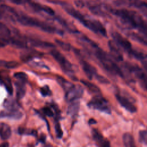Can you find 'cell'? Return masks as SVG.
Masks as SVG:
<instances>
[{
  "mask_svg": "<svg viewBox=\"0 0 147 147\" xmlns=\"http://www.w3.org/2000/svg\"><path fill=\"white\" fill-rule=\"evenodd\" d=\"M6 45V42L4 41L3 40L0 38V47H3Z\"/></svg>",
  "mask_w": 147,
  "mask_h": 147,
  "instance_id": "1f68e13d",
  "label": "cell"
},
{
  "mask_svg": "<svg viewBox=\"0 0 147 147\" xmlns=\"http://www.w3.org/2000/svg\"><path fill=\"white\" fill-rule=\"evenodd\" d=\"M125 66L129 71L133 74V75L139 80L142 87L147 90V74L145 73L142 68L136 65L127 63Z\"/></svg>",
  "mask_w": 147,
  "mask_h": 147,
  "instance_id": "8992f818",
  "label": "cell"
},
{
  "mask_svg": "<svg viewBox=\"0 0 147 147\" xmlns=\"http://www.w3.org/2000/svg\"><path fill=\"white\" fill-rule=\"evenodd\" d=\"M130 37L134 41L147 46V34L142 33V34L132 33L129 34Z\"/></svg>",
  "mask_w": 147,
  "mask_h": 147,
  "instance_id": "2e32d148",
  "label": "cell"
},
{
  "mask_svg": "<svg viewBox=\"0 0 147 147\" xmlns=\"http://www.w3.org/2000/svg\"><path fill=\"white\" fill-rule=\"evenodd\" d=\"M108 46L110 51V55L111 57L118 61H122L123 58L122 54L118 48V45L113 41H109Z\"/></svg>",
  "mask_w": 147,
  "mask_h": 147,
  "instance_id": "30bf717a",
  "label": "cell"
},
{
  "mask_svg": "<svg viewBox=\"0 0 147 147\" xmlns=\"http://www.w3.org/2000/svg\"><path fill=\"white\" fill-rule=\"evenodd\" d=\"M9 146V144L7 143V142H4L3 144H2L0 145V146H5V147H7Z\"/></svg>",
  "mask_w": 147,
  "mask_h": 147,
  "instance_id": "836d02e7",
  "label": "cell"
},
{
  "mask_svg": "<svg viewBox=\"0 0 147 147\" xmlns=\"http://www.w3.org/2000/svg\"><path fill=\"white\" fill-rule=\"evenodd\" d=\"M40 92L42 94V95L44 96L50 95L51 94V91L49 87L47 86H45L41 87L40 88Z\"/></svg>",
  "mask_w": 147,
  "mask_h": 147,
  "instance_id": "4316f807",
  "label": "cell"
},
{
  "mask_svg": "<svg viewBox=\"0 0 147 147\" xmlns=\"http://www.w3.org/2000/svg\"><path fill=\"white\" fill-rule=\"evenodd\" d=\"M88 48L101 64L102 66L107 72L111 74L118 75L122 78L124 77V74L120 67L111 59L110 56L100 48L95 42L92 43Z\"/></svg>",
  "mask_w": 147,
  "mask_h": 147,
  "instance_id": "6da1fadb",
  "label": "cell"
},
{
  "mask_svg": "<svg viewBox=\"0 0 147 147\" xmlns=\"http://www.w3.org/2000/svg\"><path fill=\"white\" fill-rule=\"evenodd\" d=\"M122 140L123 145L127 147H133L135 146V141L133 136L129 133H125L123 134Z\"/></svg>",
  "mask_w": 147,
  "mask_h": 147,
  "instance_id": "e0dca14e",
  "label": "cell"
},
{
  "mask_svg": "<svg viewBox=\"0 0 147 147\" xmlns=\"http://www.w3.org/2000/svg\"><path fill=\"white\" fill-rule=\"evenodd\" d=\"M76 101L77 100L72 102L67 109L68 114L72 117H75L79 111V103Z\"/></svg>",
  "mask_w": 147,
  "mask_h": 147,
  "instance_id": "d6986e66",
  "label": "cell"
},
{
  "mask_svg": "<svg viewBox=\"0 0 147 147\" xmlns=\"http://www.w3.org/2000/svg\"><path fill=\"white\" fill-rule=\"evenodd\" d=\"M88 106L92 109L97 110L107 114L111 113V109L107 100L99 95L92 98L87 104Z\"/></svg>",
  "mask_w": 147,
  "mask_h": 147,
  "instance_id": "5b68a950",
  "label": "cell"
},
{
  "mask_svg": "<svg viewBox=\"0 0 147 147\" xmlns=\"http://www.w3.org/2000/svg\"><path fill=\"white\" fill-rule=\"evenodd\" d=\"M51 53L52 57L59 64L62 70L72 79L76 80V79H75V76L74 75L72 65L69 61L65 57V56L60 52L55 49L52 50Z\"/></svg>",
  "mask_w": 147,
  "mask_h": 147,
  "instance_id": "277c9868",
  "label": "cell"
},
{
  "mask_svg": "<svg viewBox=\"0 0 147 147\" xmlns=\"http://www.w3.org/2000/svg\"><path fill=\"white\" fill-rule=\"evenodd\" d=\"M18 131L19 133V134H32V135H34L36 133H34L35 131L34 130H28L26 129L25 128H22V127H20L18 130Z\"/></svg>",
  "mask_w": 147,
  "mask_h": 147,
  "instance_id": "d4e9b609",
  "label": "cell"
},
{
  "mask_svg": "<svg viewBox=\"0 0 147 147\" xmlns=\"http://www.w3.org/2000/svg\"><path fill=\"white\" fill-rule=\"evenodd\" d=\"M96 123V121L94 119H90V121H89V123L90 124H94Z\"/></svg>",
  "mask_w": 147,
  "mask_h": 147,
  "instance_id": "d6a6232c",
  "label": "cell"
},
{
  "mask_svg": "<svg viewBox=\"0 0 147 147\" xmlns=\"http://www.w3.org/2000/svg\"><path fill=\"white\" fill-rule=\"evenodd\" d=\"M4 107L6 109H18V106L16 100L13 99H7L4 102Z\"/></svg>",
  "mask_w": 147,
  "mask_h": 147,
  "instance_id": "7402d4cb",
  "label": "cell"
},
{
  "mask_svg": "<svg viewBox=\"0 0 147 147\" xmlns=\"http://www.w3.org/2000/svg\"><path fill=\"white\" fill-rule=\"evenodd\" d=\"M11 134L10 126L6 123L0 122V138L2 140H7Z\"/></svg>",
  "mask_w": 147,
  "mask_h": 147,
  "instance_id": "5bb4252c",
  "label": "cell"
},
{
  "mask_svg": "<svg viewBox=\"0 0 147 147\" xmlns=\"http://www.w3.org/2000/svg\"><path fill=\"white\" fill-rule=\"evenodd\" d=\"M95 78L100 83H102V84H109L110 83L109 80L107 78H106L103 76L100 75H99L98 74H97L96 75Z\"/></svg>",
  "mask_w": 147,
  "mask_h": 147,
  "instance_id": "484cf974",
  "label": "cell"
},
{
  "mask_svg": "<svg viewBox=\"0 0 147 147\" xmlns=\"http://www.w3.org/2000/svg\"><path fill=\"white\" fill-rule=\"evenodd\" d=\"M139 140L141 143L147 145V131L141 130L139 132Z\"/></svg>",
  "mask_w": 147,
  "mask_h": 147,
  "instance_id": "cb8c5ba5",
  "label": "cell"
},
{
  "mask_svg": "<svg viewBox=\"0 0 147 147\" xmlns=\"http://www.w3.org/2000/svg\"><path fill=\"white\" fill-rule=\"evenodd\" d=\"M56 41V44L59 45V47L60 48H61L62 49H63L64 51H69L71 49V47L70 45L69 44L66 42H64L63 41H61L60 40H59V39H56L55 40Z\"/></svg>",
  "mask_w": 147,
  "mask_h": 147,
  "instance_id": "603a6c76",
  "label": "cell"
},
{
  "mask_svg": "<svg viewBox=\"0 0 147 147\" xmlns=\"http://www.w3.org/2000/svg\"><path fill=\"white\" fill-rule=\"evenodd\" d=\"M92 135L94 140L98 145L103 147H107L110 145L109 141L105 139L102 134L97 129H94L92 130Z\"/></svg>",
  "mask_w": 147,
  "mask_h": 147,
  "instance_id": "4fadbf2b",
  "label": "cell"
},
{
  "mask_svg": "<svg viewBox=\"0 0 147 147\" xmlns=\"http://www.w3.org/2000/svg\"><path fill=\"white\" fill-rule=\"evenodd\" d=\"M146 58L144 59L141 60V64H142L143 68H144L145 71L147 72V60H146Z\"/></svg>",
  "mask_w": 147,
  "mask_h": 147,
  "instance_id": "4dcf8cb0",
  "label": "cell"
},
{
  "mask_svg": "<svg viewBox=\"0 0 147 147\" xmlns=\"http://www.w3.org/2000/svg\"><path fill=\"white\" fill-rule=\"evenodd\" d=\"M83 94V88L79 85H73L66 91L65 98L69 102H72L82 98Z\"/></svg>",
  "mask_w": 147,
  "mask_h": 147,
  "instance_id": "52a82bcc",
  "label": "cell"
},
{
  "mask_svg": "<svg viewBox=\"0 0 147 147\" xmlns=\"http://www.w3.org/2000/svg\"><path fill=\"white\" fill-rule=\"evenodd\" d=\"M23 114L18 109H6L0 112V118H9L15 119H19L22 118Z\"/></svg>",
  "mask_w": 147,
  "mask_h": 147,
  "instance_id": "8fae6325",
  "label": "cell"
},
{
  "mask_svg": "<svg viewBox=\"0 0 147 147\" xmlns=\"http://www.w3.org/2000/svg\"><path fill=\"white\" fill-rule=\"evenodd\" d=\"M80 63L82 67L83 71L89 79H92V78L95 77L98 74L96 69L92 65L81 57L80 58Z\"/></svg>",
  "mask_w": 147,
  "mask_h": 147,
  "instance_id": "9c48e42d",
  "label": "cell"
},
{
  "mask_svg": "<svg viewBox=\"0 0 147 147\" xmlns=\"http://www.w3.org/2000/svg\"><path fill=\"white\" fill-rule=\"evenodd\" d=\"M19 64L18 62L15 61H5L0 60V67H4L7 68H15L18 66Z\"/></svg>",
  "mask_w": 147,
  "mask_h": 147,
  "instance_id": "44dd1931",
  "label": "cell"
},
{
  "mask_svg": "<svg viewBox=\"0 0 147 147\" xmlns=\"http://www.w3.org/2000/svg\"><path fill=\"white\" fill-rule=\"evenodd\" d=\"M14 76L15 79H23V80H28V76L24 72H17L15 73L14 75Z\"/></svg>",
  "mask_w": 147,
  "mask_h": 147,
  "instance_id": "f1b7e54d",
  "label": "cell"
},
{
  "mask_svg": "<svg viewBox=\"0 0 147 147\" xmlns=\"http://www.w3.org/2000/svg\"><path fill=\"white\" fill-rule=\"evenodd\" d=\"M43 113L49 117H53V112L52 111V110H51V108H49V107H44L42 108V109Z\"/></svg>",
  "mask_w": 147,
  "mask_h": 147,
  "instance_id": "f546056e",
  "label": "cell"
},
{
  "mask_svg": "<svg viewBox=\"0 0 147 147\" xmlns=\"http://www.w3.org/2000/svg\"><path fill=\"white\" fill-rule=\"evenodd\" d=\"M57 80L59 83V84L63 87V88L65 91H68L71 87H72L74 84H72L71 83L65 79L64 78H62L61 76H58L57 77Z\"/></svg>",
  "mask_w": 147,
  "mask_h": 147,
  "instance_id": "ffe728a7",
  "label": "cell"
},
{
  "mask_svg": "<svg viewBox=\"0 0 147 147\" xmlns=\"http://www.w3.org/2000/svg\"><path fill=\"white\" fill-rule=\"evenodd\" d=\"M55 131L57 137L58 138H60L63 136V131L61 129V126L59 122H56L55 124Z\"/></svg>",
  "mask_w": 147,
  "mask_h": 147,
  "instance_id": "83f0119b",
  "label": "cell"
},
{
  "mask_svg": "<svg viewBox=\"0 0 147 147\" xmlns=\"http://www.w3.org/2000/svg\"><path fill=\"white\" fill-rule=\"evenodd\" d=\"M115 98L118 102L119 103V104L126 110L131 113L137 112V109L136 106L126 97L123 96L119 94H116Z\"/></svg>",
  "mask_w": 147,
  "mask_h": 147,
  "instance_id": "ba28073f",
  "label": "cell"
},
{
  "mask_svg": "<svg viewBox=\"0 0 147 147\" xmlns=\"http://www.w3.org/2000/svg\"><path fill=\"white\" fill-rule=\"evenodd\" d=\"M111 12L119 17L126 25L133 28L138 29L141 33L147 34V25L140 16L135 13L125 9L113 10Z\"/></svg>",
  "mask_w": 147,
  "mask_h": 147,
  "instance_id": "7a4b0ae2",
  "label": "cell"
},
{
  "mask_svg": "<svg viewBox=\"0 0 147 147\" xmlns=\"http://www.w3.org/2000/svg\"><path fill=\"white\" fill-rule=\"evenodd\" d=\"M111 36L114 41L118 45V47L122 48L126 53L133 57L140 60L147 57L146 55L133 49L130 41L117 32H112Z\"/></svg>",
  "mask_w": 147,
  "mask_h": 147,
  "instance_id": "3957f363",
  "label": "cell"
},
{
  "mask_svg": "<svg viewBox=\"0 0 147 147\" xmlns=\"http://www.w3.org/2000/svg\"><path fill=\"white\" fill-rule=\"evenodd\" d=\"M17 80L15 82L16 88V96L18 99H22L26 92V80L16 79Z\"/></svg>",
  "mask_w": 147,
  "mask_h": 147,
  "instance_id": "7c38bea8",
  "label": "cell"
},
{
  "mask_svg": "<svg viewBox=\"0 0 147 147\" xmlns=\"http://www.w3.org/2000/svg\"><path fill=\"white\" fill-rule=\"evenodd\" d=\"M80 82L85 86L91 92L94 94H96V95H99L100 94V90L99 88L96 86L95 84H93L87 80H81Z\"/></svg>",
  "mask_w": 147,
  "mask_h": 147,
  "instance_id": "ac0fdd59",
  "label": "cell"
},
{
  "mask_svg": "<svg viewBox=\"0 0 147 147\" xmlns=\"http://www.w3.org/2000/svg\"><path fill=\"white\" fill-rule=\"evenodd\" d=\"M32 45L34 47H37L41 48H54V45L46 41H42L38 40L36 39H29V41Z\"/></svg>",
  "mask_w": 147,
  "mask_h": 147,
  "instance_id": "9a60e30c",
  "label": "cell"
}]
</instances>
